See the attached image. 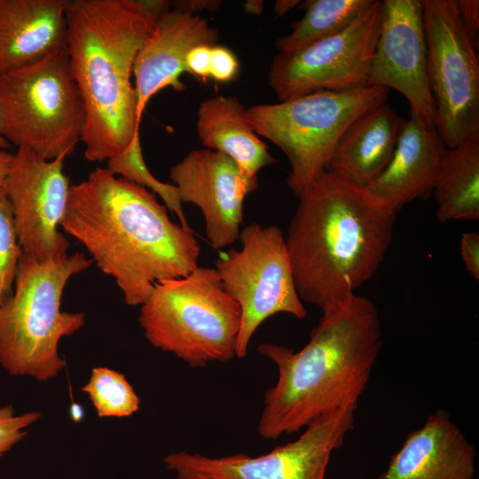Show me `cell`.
Instances as JSON below:
<instances>
[{
  "mask_svg": "<svg viewBox=\"0 0 479 479\" xmlns=\"http://www.w3.org/2000/svg\"><path fill=\"white\" fill-rule=\"evenodd\" d=\"M373 0H308L301 4L304 15L292 31L276 41L279 53L297 51L339 33L350 25Z\"/></svg>",
  "mask_w": 479,
  "mask_h": 479,
  "instance_id": "obj_23",
  "label": "cell"
},
{
  "mask_svg": "<svg viewBox=\"0 0 479 479\" xmlns=\"http://www.w3.org/2000/svg\"><path fill=\"white\" fill-rule=\"evenodd\" d=\"M8 143L3 138V137L0 135V148H5L7 147Z\"/></svg>",
  "mask_w": 479,
  "mask_h": 479,
  "instance_id": "obj_36",
  "label": "cell"
},
{
  "mask_svg": "<svg viewBox=\"0 0 479 479\" xmlns=\"http://www.w3.org/2000/svg\"><path fill=\"white\" fill-rule=\"evenodd\" d=\"M367 84L400 92L410 112L436 127L420 0L381 1V28Z\"/></svg>",
  "mask_w": 479,
  "mask_h": 479,
  "instance_id": "obj_14",
  "label": "cell"
},
{
  "mask_svg": "<svg viewBox=\"0 0 479 479\" xmlns=\"http://www.w3.org/2000/svg\"><path fill=\"white\" fill-rule=\"evenodd\" d=\"M196 130L207 149L227 155L250 177H257L263 168L277 161L235 96L219 95L202 101L197 110Z\"/></svg>",
  "mask_w": 479,
  "mask_h": 479,
  "instance_id": "obj_21",
  "label": "cell"
},
{
  "mask_svg": "<svg viewBox=\"0 0 479 479\" xmlns=\"http://www.w3.org/2000/svg\"><path fill=\"white\" fill-rule=\"evenodd\" d=\"M182 203L197 206L211 246L224 248L239 239L246 197L258 187L227 155L210 149L188 153L169 169Z\"/></svg>",
  "mask_w": 479,
  "mask_h": 479,
  "instance_id": "obj_15",
  "label": "cell"
},
{
  "mask_svg": "<svg viewBox=\"0 0 479 479\" xmlns=\"http://www.w3.org/2000/svg\"><path fill=\"white\" fill-rule=\"evenodd\" d=\"M447 147L436 127L410 112L389 163L365 190L396 214L406 204L433 192Z\"/></svg>",
  "mask_w": 479,
  "mask_h": 479,
  "instance_id": "obj_17",
  "label": "cell"
},
{
  "mask_svg": "<svg viewBox=\"0 0 479 479\" xmlns=\"http://www.w3.org/2000/svg\"><path fill=\"white\" fill-rule=\"evenodd\" d=\"M218 40V30L200 15L176 8L160 14L134 62L138 117L159 90L168 86L177 90L184 89L179 76L187 72L186 56L192 48L214 46Z\"/></svg>",
  "mask_w": 479,
  "mask_h": 479,
  "instance_id": "obj_16",
  "label": "cell"
},
{
  "mask_svg": "<svg viewBox=\"0 0 479 479\" xmlns=\"http://www.w3.org/2000/svg\"><path fill=\"white\" fill-rule=\"evenodd\" d=\"M475 449L439 409L408 434L377 479H474Z\"/></svg>",
  "mask_w": 479,
  "mask_h": 479,
  "instance_id": "obj_18",
  "label": "cell"
},
{
  "mask_svg": "<svg viewBox=\"0 0 479 479\" xmlns=\"http://www.w3.org/2000/svg\"><path fill=\"white\" fill-rule=\"evenodd\" d=\"M461 26L468 39L478 48L479 42V1L454 0Z\"/></svg>",
  "mask_w": 479,
  "mask_h": 479,
  "instance_id": "obj_29",
  "label": "cell"
},
{
  "mask_svg": "<svg viewBox=\"0 0 479 479\" xmlns=\"http://www.w3.org/2000/svg\"><path fill=\"white\" fill-rule=\"evenodd\" d=\"M212 47L209 45H200L189 51L186 56L188 73L201 79L209 77Z\"/></svg>",
  "mask_w": 479,
  "mask_h": 479,
  "instance_id": "obj_31",
  "label": "cell"
},
{
  "mask_svg": "<svg viewBox=\"0 0 479 479\" xmlns=\"http://www.w3.org/2000/svg\"><path fill=\"white\" fill-rule=\"evenodd\" d=\"M40 417L36 412L15 415L12 405L0 407V457L26 436V428Z\"/></svg>",
  "mask_w": 479,
  "mask_h": 479,
  "instance_id": "obj_27",
  "label": "cell"
},
{
  "mask_svg": "<svg viewBox=\"0 0 479 479\" xmlns=\"http://www.w3.org/2000/svg\"><path fill=\"white\" fill-rule=\"evenodd\" d=\"M301 4L299 0H278L274 4V12L278 17H282Z\"/></svg>",
  "mask_w": 479,
  "mask_h": 479,
  "instance_id": "obj_34",
  "label": "cell"
},
{
  "mask_svg": "<svg viewBox=\"0 0 479 479\" xmlns=\"http://www.w3.org/2000/svg\"><path fill=\"white\" fill-rule=\"evenodd\" d=\"M433 193L439 222L479 218V132L446 149Z\"/></svg>",
  "mask_w": 479,
  "mask_h": 479,
  "instance_id": "obj_22",
  "label": "cell"
},
{
  "mask_svg": "<svg viewBox=\"0 0 479 479\" xmlns=\"http://www.w3.org/2000/svg\"><path fill=\"white\" fill-rule=\"evenodd\" d=\"M381 1L373 0L350 25L297 51L277 53L268 83L279 101L318 90L368 86L380 33Z\"/></svg>",
  "mask_w": 479,
  "mask_h": 479,
  "instance_id": "obj_12",
  "label": "cell"
},
{
  "mask_svg": "<svg viewBox=\"0 0 479 479\" xmlns=\"http://www.w3.org/2000/svg\"><path fill=\"white\" fill-rule=\"evenodd\" d=\"M167 210L150 190L98 168L71 185L60 226L114 279L125 302L137 306L156 283L198 266L192 230L172 222Z\"/></svg>",
  "mask_w": 479,
  "mask_h": 479,
  "instance_id": "obj_1",
  "label": "cell"
},
{
  "mask_svg": "<svg viewBox=\"0 0 479 479\" xmlns=\"http://www.w3.org/2000/svg\"><path fill=\"white\" fill-rule=\"evenodd\" d=\"M65 158L49 161L17 148L4 186L22 251L39 262L67 254L69 247L58 229L71 186L63 170Z\"/></svg>",
  "mask_w": 479,
  "mask_h": 479,
  "instance_id": "obj_13",
  "label": "cell"
},
{
  "mask_svg": "<svg viewBox=\"0 0 479 479\" xmlns=\"http://www.w3.org/2000/svg\"><path fill=\"white\" fill-rule=\"evenodd\" d=\"M13 154L0 148V190L4 189L12 165Z\"/></svg>",
  "mask_w": 479,
  "mask_h": 479,
  "instance_id": "obj_33",
  "label": "cell"
},
{
  "mask_svg": "<svg viewBox=\"0 0 479 479\" xmlns=\"http://www.w3.org/2000/svg\"><path fill=\"white\" fill-rule=\"evenodd\" d=\"M23 254L12 209L4 189L0 190V306L12 294Z\"/></svg>",
  "mask_w": 479,
  "mask_h": 479,
  "instance_id": "obj_26",
  "label": "cell"
},
{
  "mask_svg": "<svg viewBox=\"0 0 479 479\" xmlns=\"http://www.w3.org/2000/svg\"><path fill=\"white\" fill-rule=\"evenodd\" d=\"M263 1L250 0L244 4V9L247 13L261 14L263 11Z\"/></svg>",
  "mask_w": 479,
  "mask_h": 479,
  "instance_id": "obj_35",
  "label": "cell"
},
{
  "mask_svg": "<svg viewBox=\"0 0 479 479\" xmlns=\"http://www.w3.org/2000/svg\"><path fill=\"white\" fill-rule=\"evenodd\" d=\"M169 8L166 1L68 2L66 50L85 110L81 141L87 161H108L139 136L134 62Z\"/></svg>",
  "mask_w": 479,
  "mask_h": 479,
  "instance_id": "obj_3",
  "label": "cell"
},
{
  "mask_svg": "<svg viewBox=\"0 0 479 479\" xmlns=\"http://www.w3.org/2000/svg\"><path fill=\"white\" fill-rule=\"evenodd\" d=\"M298 199L286 245L300 299L324 313L375 274L397 214L327 171Z\"/></svg>",
  "mask_w": 479,
  "mask_h": 479,
  "instance_id": "obj_4",
  "label": "cell"
},
{
  "mask_svg": "<svg viewBox=\"0 0 479 479\" xmlns=\"http://www.w3.org/2000/svg\"><path fill=\"white\" fill-rule=\"evenodd\" d=\"M240 309L215 268L156 283L140 305L138 322L147 341L192 368L236 357Z\"/></svg>",
  "mask_w": 479,
  "mask_h": 479,
  "instance_id": "obj_6",
  "label": "cell"
},
{
  "mask_svg": "<svg viewBox=\"0 0 479 479\" xmlns=\"http://www.w3.org/2000/svg\"><path fill=\"white\" fill-rule=\"evenodd\" d=\"M69 0H0V74L66 47Z\"/></svg>",
  "mask_w": 479,
  "mask_h": 479,
  "instance_id": "obj_19",
  "label": "cell"
},
{
  "mask_svg": "<svg viewBox=\"0 0 479 479\" xmlns=\"http://www.w3.org/2000/svg\"><path fill=\"white\" fill-rule=\"evenodd\" d=\"M382 343L374 302L355 294L323 313L300 350L260 344L258 351L277 365L279 375L264 395L259 435L276 440L325 413L357 404Z\"/></svg>",
  "mask_w": 479,
  "mask_h": 479,
  "instance_id": "obj_2",
  "label": "cell"
},
{
  "mask_svg": "<svg viewBox=\"0 0 479 479\" xmlns=\"http://www.w3.org/2000/svg\"><path fill=\"white\" fill-rule=\"evenodd\" d=\"M389 90L365 86L350 90H318L247 109L255 132L276 145L291 170L288 187L298 198L326 169L331 153L348 125L368 109L386 103Z\"/></svg>",
  "mask_w": 479,
  "mask_h": 479,
  "instance_id": "obj_8",
  "label": "cell"
},
{
  "mask_svg": "<svg viewBox=\"0 0 479 479\" xmlns=\"http://www.w3.org/2000/svg\"><path fill=\"white\" fill-rule=\"evenodd\" d=\"M357 406L349 404L318 417L297 439L261 456L210 458L179 452L163 462L177 479H325L332 453L355 427Z\"/></svg>",
  "mask_w": 479,
  "mask_h": 479,
  "instance_id": "obj_11",
  "label": "cell"
},
{
  "mask_svg": "<svg viewBox=\"0 0 479 479\" xmlns=\"http://www.w3.org/2000/svg\"><path fill=\"white\" fill-rule=\"evenodd\" d=\"M91 263L79 252L44 262L22 254L13 293L0 306V365L11 375L48 381L65 368L59 343L82 327L85 318L61 310L63 291Z\"/></svg>",
  "mask_w": 479,
  "mask_h": 479,
  "instance_id": "obj_5",
  "label": "cell"
},
{
  "mask_svg": "<svg viewBox=\"0 0 479 479\" xmlns=\"http://www.w3.org/2000/svg\"><path fill=\"white\" fill-rule=\"evenodd\" d=\"M83 102L66 47L0 74V135L45 160L70 154L81 141Z\"/></svg>",
  "mask_w": 479,
  "mask_h": 479,
  "instance_id": "obj_7",
  "label": "cell"
},
{
  "mask_svg": "<svg viewBox=\"0 0 479 479\" xmlns=\"http://www.w3.org/2000/svg\"><path fill=\"white\" fill-rule=\"evenodd\" d=\"M436 129L447 148L479 132V59L454 0H422Z\"/></svg>",
  "mask_w": 479,
  "mask_h": 479,
  "instance_id": "obj_10",
  "label": "cell"
},
{
  "mask_svg": "<svg viewBox=\"0 0 479 479\" xmlns=\"http://www.w3.org/2000/svg\"><path fill=\"white\" fill-rule=\"evenodd\" d=\"M232 248L215 263L226 293L240 309L236 357H244L250 340L268 318L284 312L302 319L307 311L296 290L286 239L276 225L252 223Z\"/></svg>",
  "mask_w": 479,
  "mask_h": 479,
  "instance_id": "obj_9",
  "label": "cell"
},
{
  "mask_svg": "<svg viewBox=\"0 0 479 479\" xmlns=\"http://www.w3.org/2000/svg\"><path fill=\"white\" fill-rule=\"evenodd\" d=\"M459 252L468 273L479 280V234L475 232H464L460 239Z\"/></svg>",
  "mask_w": 479,
  "mask_h": 479,
  "instance_id": "obj_30",
  "label": "cell"
},
{
  "mask_svg": "<svg viewBox=\"0 0 479 479\" xmlns=\"http://www.w3.org/2000/svg\"><path fill=\"white\" fill-rule=\"evenodd\" d=\"M239 67L236 56L229 48L218 44L212 47L209 77L219 82H230L237 75Z\"/></svg>",
  "mask_w": 479,
  "mask_h": 479,
  "instance_id": "obj_28",
  "label": "cell"
},
{
  "mask_svg": "<svg viewBox=\"0 0 479 479\" xmlns=\"http://www.w3.org/2000/svg\"><path fill=\"white\" fill-rule=\"evenodd\" d=\"M106 169L114 175H120L121 177L151 189L154 194L160 195L166 208L176 214L180 224L186 229H191L176 186L156 179L145 165L142 155L140 136L134 139L127 150L109 159Z\"/></svg>",
  "mask_w": 479,
  "mask_h": 479,
  "instance_id": "obj_25",
  "label": "cell"
},
{
  "mask_svg": "<svg viewBox=\"0 0 479 479\" xmlns=\"http://www.w3.org/2000/svg\"><path fill=\"white\" fill-rule=\"evenodd\" d=\"M99 418L130 417L139 410L140 399L126 376L114 369L98 366L91 371L81 389Z\"/></svg>",
  "mask_w": 479,
  "mask_h": 479,
  "instance_id": "obj_24",
  "label": "cell"
},
{
  "mask_svg": "<svg viewBox=\"0 0 479 479\" xmlns=\"http://www.w3.org/2000/svg\"><path fill=\"white\" fill-rule=\"evenodd\" d=\"M404 121L386 103L362 113L340 136L326 171L365 189L389 163Z\"/></svg>",
  "mask_w": 479,
  "mask_h": 479,
  "instance_id": "obj_20",
  "label": "cell"
},
{
  "mask_svg": "<svg viewBox=\"0 0 479 479\" xmlns=\"http://www.w3.org/2000/svg\"><path fill=\"white\" fill-rule=\"evenodd\" d=\"M220 4V1L206 0L177 1L174 4V8L195 14V12H199L203 9L208 11L216 10L219 7Z\"/></svg>",
  "mask_w": 479,
  "mask_h": 479,
  "instance_id": "obj_32",
  "label": "cell"
}]
</instances>
